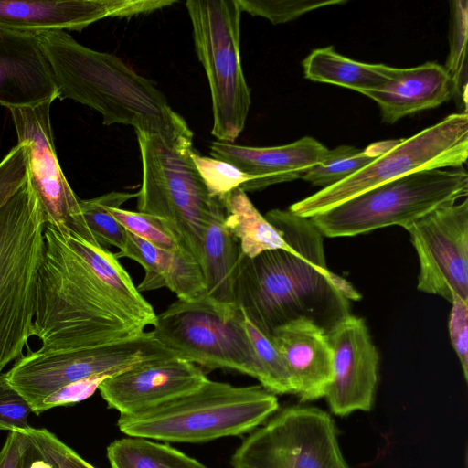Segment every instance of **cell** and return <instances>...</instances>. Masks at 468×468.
<instances>
[{"mask_svg":"<svg viewBox=\"0 0 468 468\" xmlns=\"http://www.w3.org/2000/svg\"><path fill=\"white\" fill-rule=\"evenodd\" d=\"M266 219L289 243L240 259L235 304L268 337L297 319H307L328 334L351 314V301L361 293L325 261L324 236L311 218L289 209H271Z\"/></svg>","mask_w":468,"mask_h":468,"instance_id":"cell-1","label":"cell"},{"mask_svg":"<svg viewBox=\"0 0 468 468\" xmlns=\"http://www.w3.org/2000/svg\"><path fill=\"white\" fill-rule=\"evenodd\" d=\"M33 336L40 352L101 346L144 332L113 301L65 234L45 228Z\"/></svg>","mask_w":468,"mask_h":468,"instance_id":"cell-2","label":"cell"},{"mask_svg":"<svg viewBox=\"0 0 468 468\" xmlns=\"http://www.w3.org/2000/svg\"><path fill=\"white\" fill-rule=\"evenodd\" d=\"M37 38L59 100L92 108L101 114L105 125H131L171 141H192L186 122L163 92L117 56L85 47L66 31L42 33Z\"/></svg>","mask_w":468,"mask_h":468,"instance_id":"cell-3","label":"cell"},{"mask_svg":"<svg viewBox=\"0 0 468 468\" xmlns=\"http://www.w3.org/2000/svg\"><path fill=\"white\" fill-rule=\"evenodd\" d=\"M278 410L277 396L261 385L236 387L207 379L161 405L120 414L117 425L130 437L204 442L252 431Z\"/></svg>","mask_w":468,"mask_h":468,"instance_id":"cell-4","label":"cell"},{"mask_svg":"<svg viewBox=\"0 0 468 468\" xmlns=\"http://www.w3.org/2000/svg\"><path fill=\"white\" fill-rule=\"evenodd\" d=\"M46 222L28 181L0 208V371L33 336Z\"/></svg>","mask_w":468,"mask_h":468,"instance_id":"cell-5","label":"cell"},{"mask_svg":"<svg viewBox=\"0 0 468 468\" xmlns=\"http://www.w3.org/2000/svg\"><path fill=\"white\" fill-rule=\"evenodd\" d=\"M142 162L139 212L165 221L197 261L217 197H212L191 157L192 141H171L135 131Z\"/></svg>","mask_w":468,"mask_h":468,"instance_id":"cell-6","label":"cell"},{"mask_svg":"<svg viewBox=\"0 0 468 468\" xmlns=\"http://www.w3.org/2000/svg\"><path fill=\"white\" fill-rule=\"evenodd\" d=\"M468 194L463 167L423 170L367 190L311 218L324 237H349L398 225L405 228Z\"/></svg>","mask_w":468,"mask_h":468,"instance_id":"cell-7","label":"cell"},{"mask_svg":"<svg viewBox=\"0 0 468 468\" xmlns=\"http://www.w3.org/2000/svg\"><path fill=\"white\" fill-rule=\"evenodd\" d=\"M195 49L208 80L213 113L212 135L234 144L245 127L250 89L240 63L238 0H187Z\"/></svg>","mask_w":468,"mask_h":468,"instance_id":"cell-8","label":"cell"},{"mask_svg":"<svg viewBox=\"0 0 468 468\" xmlns=\"http://www.w3.org/2000/svg\"><path fill=\"white\" fill-rule=\"evenodd\" d=\"M468 156V115L452 113L390 150L347 177L292 204L291 212L312 218L367 190L404 176L430 169L460 167Z\"/></svg>","mask_w":468,"mask_h":468,"instance_id":"cell-9","label":"cell"},{"mask_svg":"<svg viewBox=\"0 0 468 468\" xmlns=\"http://www.w3.org/2000/svg\"><path fill=\"white\" fill-rule=\"evenodd\" d=\"M154 337L176 356L211 369H230L258 379L266 378L243 324V314L219 313L206 298L177 300L157 314Z\"/></svg>","mask_w":468,"mask_h":468,"instance_id":"cell-10","label":"cell"},{"mask_svg":"<svg viewBox=\"0 0 468 468\" xmlns=\"http://www.w3.org/2000/svg\"><path fill=\"white\" fill-rule=\"evenodd\" d=\"M230 463L232 468H351L334 419L305 405L283 408L250 431Z\"/></svg>","mask_w":468,"mask_h":468,"instance_id":"cell-11","label":"cell"},{"mask_svg":"<svg viewBox=\"0 0 468 468\" xmlns=\"http://www.w3.org/2000/svg\"><path fill=\"white\" fill-rule=\"evenodd\" d=\"M176 356L152 331L126 340L72 351L29 350L5 373L11 385L29 402L32 412L50 394L91 378H110L138 364Z\"/></svg>","mask_w":468,"mask_h":468,"instance_id":"cell-12","label":"cell"},{"mask_svg":"<svg viewBox=\"0 0 468 468\" xmlns=\"http://www.w3.org/2000/svg\"><path fill=\"white\" fill-rule=\"evenodd\" d=\"M48 101L34 107L10 109L18 143L27 155V179L37 197L46 225L101 246L83 218L80 198L70 187L55 151Z\"/></svg>","mask_w":468,"mask_h":468,"instance_id":"cell-13","label":"cell"},{"mask_svg":"<svg viewBox=\"0 0 468 468\" xmlns=\"http://www.w3.org/2000/svg\"><path fill=\"white\" fill-rule=\"evenodd\" d=\"M418 254L417 289L468 302V200L442 206L404 228Z\"/></svg>","mask_w":468,"mask_h":468,"instance_id":"cell-14","label":"cell"},{"mask_svg":"<svg viewBox=\"0 0 468 468\" xmlns=\"http://www.w3.org/2000/svg\"><path fill=\"white\" fill-rule=\"evenodd\" d=\"M334 376L324 396L331 412L369 411L378 385L379 355L363 318L350 314L328 334Z\"/></svg>","mask_w":468,"mask_h":468,"instance_id":"cell-15","label":"cell"},{"mask_svg":"<svg viewBox=\"0 0 468 468\" xmlns=\"http://www.w3.org/2000/svg\"><path fill=\"white\" fill-rule=\"evenodd\" d=\"M175 0H0V27L39 35L81 31L107 17H131L172 5Z\"/></svg>","mask_w":468,"mask_h":468,"instance_id":"cell-16","label":"cell"},{"mask_svg":"<svg viewBox=\"0 0 468 468\" xmlns=\"http://www.w3.org/2000/svg\"><path fill=\"white\" fill-rule=\"evenodd\" d=\"M207 379L197 365L172 356L133 366L104 379L98 389L110 408L131 414L190 393Z\"/></svg>","mask_w":468,"mask_h":468,"instance_id":"cell-17","label":"cell"},{"mask_svg":"<svg viewBox=\"0 0 468 468\" xmlns=\"http://www.w3.org/2000/svg\"><path fill=\"white\" fill-rule=\"evenodd\" d=\"M57 98L53 72L37 36L0 27V104L10 110Z\"/></svg>","mask_w":468,"mask_h":468,"instance_id":"cell-18","label":"cell"},{"mask_svg":"<svg viewBox=\"0 0 468 468\" xmlns=\"http://www.w3.org/2000/svg\"><path fill=\"white\" fill-rule=\"evenodd\" d=\"M328 150L310 136L271 147L244 146L220 141L210 144L212 157L232 164L254 178L241 188L246 193L302 178L324 159Z\"/></svg>","mask_w":468,"mask_h":468,"instance_id":"cell-19","label":"cell"},{"mask_svg":"<svg viewBox=\"0 0 468 468\" xmlns=\"http://www.w3.org/2000/svg\"><path fill=\"white\" fill-rule=\"evenodd\" d=\"M271 339L285 361L292 394L302 402L324 398L334 376L327 334L307 319H297L277 329Z\"/></svg>","mask_w":468,"mask_h":468,"instance_id":"cell-20","label":"cell"},{"mask_svg":"<svg viewBox=\"0 0 468 468\" xmlns=\"http://www.w3.org/2000/svg\"><path fill=\"white\" fill-rule=\"evenodd\" d=\"M363 94L377 102L382 122L392 124L449 101L452 83L443 66L426 62L409 69L395 68L392 78L383 86Z\"/></svg>","mask_w":468,"mask_h":468,"instance_id":"cell-21","label":"cell"},{"mask_svg":"<svg viewBox=\"0 0 468 468\" xmlns=\"http://www.w3.org/2000/svg\"><path fill=\"white\" fill-rule=\"evenodd\" d=\"M114 255L117 259L130 258L143 266L145 275L137 286L140 292L167 287L179 300L197 302L206 298L200 265L184 248L164 250L127 231L125 248Z\"/></svg>","mask_w":468,"mask_h":468,"instance_id":"cell-22","label":"cell"},{"mask_svg":"<svg viewBox=\"0 0 468 468\" xmlns=\"http://www.w3.org/2000/svg\"><path fill=\"white\" fill-rule=\"evenodd\" d=\"M222 200L217 197L207 226L199 259L206 299L222 314L234 316L235 284L242 251L239 240L224 224Z\"/></svg>","mask_w":468,"mask_h":468,"instance_id":"cell-23","label":"cell"},{"mask_svg":"<svg viewBox=\"0 0 468 468\" xmlns=\"http://www.w3.org/2000/svg\"><path fill=\"white\" fill-rule=\"evenodd\" d=\"M73 250L90 266L118 306L141 328L154 325L153 306L143 297L114 253L80 237L65 234Z\"/></svg>","mask_w":468,"mask_h":468,"instance_id":"cell-24","label":"cell"},{"mask_svg":"<svg viewBox=\"0 0 468 468\" xmlns=\"http://www.w3.org/2000/svg\"><path fill=\"white\" fill-rule=\"evenodd\" d=\"M306 79L330 83L361 94L376 90L388 81L395 68L368 64L338 54L333 47L313 50L303 61Z\"/></svg>","mask_w":468,"mask_h":468,"instance_id":"cell-25","label":"cell"},{"mask_svg":"<svg viewBox=\"0 0 468 468\" xmlns=\"http://www.w3.org/2000/svg\"><path fill=\"white\" fill-rule=\"evenodd\" d=\"M220 199L225 211V227L239 240L246 257L254 258L266 250L289 248L282 232L260 213L241 188L232 190Z\"/></svg>","mask_w":468,"mask_h":468,"instance_id":"cell-26","label":"cell"},{"mask_svg":"<svg viewBox=\"0 0 468 468\" xmlns=\"http://www.w3.org/2000/svg\"><path fill=\"white\" fill-rule=\"evenodd\" d=\"M107 457L111 468H207L176 449L140 437L115 440Z\"/></svg>","mask_w":468,"mask_h":468,"instance_id":"cell-27","label":"cell"},{"mask_svg":"<svg viewBox=\"0 0 468 468\" xmlns=\"http://www.w3.org/2000/svg\"><path fill=\"white\" fill-rule=\"evenodd\" d=\"M400 140L376 142L364 150L351 145H339L328 150L324 159L306 172L302 179L315 186L329 187L356 174L398 144Z\"/></svg>","mask_w":468,"mask_h":468,"instance_id":"cell-28","label":"cell"},{"mask_svg":"<svg viewBox=\"0 0 468 468\" xmlns=\"http://www.w3.org/2000/svg\"><path fill=\"white\" fill-rule=\"evenodd\" d=\"M134 197L137 193L113 191L90 199H80L85 222L101 247L114 246L119 251L125 248L127 230L109 212L108 207H121Z\"/></svg>","mask_w":468,"mask_h":468,"instance_id":"cell-29","label":"cell"},{"mask_svg":"<svg viewBox=\"0 0 468 468\" xmlns=\"http://www.w3.org/2000/svg\"><path fill=\"white\" fill-rule=\"evenodd\" d=\"M450 5V52L444 69L452 83V97L467 113L468 3L465 0H454Z\"/></svg>","mask_w":468,"mask_h":468,"instance_id":"cell-30","label":"cell"},{"mask_svg":"<svg viewBox=\"0 0 468 468\" xmlns=\"http://www.w3.org/2000/svg\"><path fill=\"white\" fill-rule=\"evenodd\" d=\"M243 324L265 374L266 381L263 388L275 395L292 394L285 361L272 340L244 315Z\"/></svg>","mask_w":468,"mask_h":468,"instance_id":"cell-31","label":"cell"},{"mask_svg":"<svg viewBox=\"0 0 468 468\" xmlns=\"http://www.w3.org/2000/svg\"><path fill=\"white\" fill-rule=\"evenodd\" d=\"M108 210L127 231L156 247L171 251L184 248L165 221L157 217L114 207Z\"/></svg>","mask_w":468,"mask_h":468,"instance_id":"cell-32","label":"cell"},{"mask_svg":"<svg viewBox=\"0 0 468 468\" xmlns=\"http://www.w3.org/2000/svg\"><path fill=\"white\" fill-rule=\"evenodd\" d=\"M194 165L212 197L222 198L236 188H242L254 178L237 166L214 157L202 156L192 150Z\"/></svg>","mask_w":468,"mask_h":468,"instance_id":"cell-33","label":"cell"},{"mask_svg":"<svg viewBox=\"0 0 468 468\" xmlns=\"http://www.w3.org/2000/svg\"><path fill=\"white\" fill-rule=\"evenodd\" d=\"M241 12L261 16L272 24H282L314 9L342 5L345 0H238Z\"/></svg>","mask_w":468,"mask_h":468,"instance_id":"cell-34","label":"cell"},{"mask_svg":"<svg viewBox=\"0 0 468 468\" xmlns=\"http://www.w3.org/2000/svg\"><path fill=\"white\" fill-rule=\"evenodd\" d=\"M38 453L55 468H96L47 429L25 431Z\"/></svg>","mask_w":468,"mask_h":468,"instance_id":"cell-35","label":"cell"},{"mask_svg":"<svg viewBox=\"0 0 468 468\" xmlns=\"http://www.w3.org/2000/svg\"><path fill=\"white\" fill-rule=\"evenodd\" d=\"M32 408L27 399L0 371V431H21L30 428L28 417Z\"/></svg>","mask_w":468,"mask_h":468,"instance_id":"cell-36","label":"cell"},{"mask_svg":"<svg viewBox=\"0 0 468 468\" xmlns=\"http://www.w3.org/2000/svg\"><path fill=\"white\" fill-rule=\"evenodd\" d=\"M27 179V150L23 143H18L0 161V208L18 191Z\"/></svg>","mask_w":468,"mask_h":468,"instance_id":"cell-37","label":"cell"},{"mask_svg":"<svg viewBox=\"0 0 468 468\" xmlns=\"http://www.w3.org/2000/svg\"><path fill=\"white\" fill-rule=\"evenodd\" d=\"M451 303L450 338L459 358L464 380L468 381V302L454 296Z\"/></svg>","mask_w":468,"mask_h":468,"instance_id":"cell-38","label":"cell"},{"mask_svg":"<svg viewBox=\"0 0 468 468\" xmlns=\"http://www.w3.org/2000/svg\"><path fill=\"white\" fill-rule=\"evenodd\" d=\"M106 378H91L65 386L47 397L33 413L39 415L58 406L70 405L82 401L90 397Z\"/></svg>","mask_w":468,"mask_h":468,"instance_id":"cell-39","label":"cell"},{"mask_svg":"<svg viewBox=\"0 0 468 468\" xmlns=\"http://www.w3.org/2000/svg\"><path fill=\"white\" fill-rule=\"evenodd\" d=\"M30 445L31 441L26 431H9L0 451V468H25Z\"/></svg>","mask_w":468,"mask_h":468,"instance_id":"cell-40","label":"cell"}]
</instances>
